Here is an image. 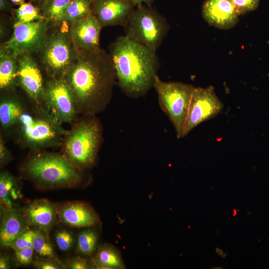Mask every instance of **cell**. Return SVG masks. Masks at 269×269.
Wrapping results in <instances>:
<instances>
[{
  "instance_id": "f35d334b",
  "label": "cell",
  "mask_w": 269,
  "mask_h": 269,
  "mask_svg": "<svg viewBox=\"0 0 269 269\" xmlns=\"http://www.w3.org/2000/svg\"><path fill=\"white\" fill-rule=\"evenodd\" d=\"M10 1L14 4L19 5L25 2V0H10Z\"/></svg>"
},
{
  "instance_id": "83f0119b",
  "label": "cell",
  "mask_w": 269,
  "mask_h": 269,
  "mask_svg": "<svg viewBox=\"0 0 269 269\" xmlns=\"http://www.w3.org/2000/svg\"><path fill=\"white\" fill-rule=\"evenodd\" d=\"M35 233V230L29 229L13 241L8 243L6 247L11 248L14 251L28 247H32Z\"/></svg>"
},
{
  "instance_id": "d590c367",
  "label": "cell",
  "mask_w": 269,
  "mask_h": 269,
  "mask_svg": "<svg viewBox=\"0 0 269 269\" xmlns=\"http://www.w3.org/2000/svg\"><path fill=\"white\" fill-rule=\"evenodd\" d=\"M0 9L1 11H13L10 3L8 0H0Z\"/></svg>"
},
{
  "instance_id": "5b68a950",
  "label": "cell",
  "mask_w": 269,
  "mask_h": 269,
  "mask_svg": "<svg viewBox=\"0 0 269 269\" xmlns=\"http://www.w3.org/2000/svg\"><path fill=\"white\" fill-rule=\"evenodd\" d=\"M102 132L95 116H84L67 131L61 146L62 154L81 170L91 167L97 158Z\"/></svg>"
},
{
  "instance_id": "4dcf8cb0",
  "label": "cell",
  "mask_w": 269,
  "mask_h": 269,
  "mask_svg": "<svg viewBox=\"0 0 269 269\" xmlns=\"http://www.w3.org/2000/svg\"><path fill=\"white\" fill-rule=\"evenodd\" d=\"M34 252L32 247L14 251V259L16 263L20 266H27L30 264L33 260Z\"/></svg>"
},
{
  "instance_id": "7402d4cb",
  "label": "cell",
  "mask_w": 269,
  "mask_h": 269,
  "mask_svg": "<svg viewBox=\"0 0 269 269\" xmlns=\"http://www.w3.org/2000/svg\"><path fill=\"white\" fill-rule=\"evenodd\" d=\"M92 2L90 0H71L64 12L60 26L57 28L67 32L72 23L87 16L92 12Z\"/></svg>"
},
{
  "instance_id": "8992f818",
  "label": "cell",
  "mask_w": 269,
  "mask_h": 269,
  "mask_svg": "<svg viewBox=\"0 0 269 269\" xmlns=\"http://www.w3.org/2000/svg\"><path fill=\"white\" fill-rule=\"evenodd\" d=\"M124 27L127 36L155 52L169 28L164 17L143 4L135 6Z\"/></svg>"
},
{
  "instance_id": "f546056e",
  "label": "cell",
  "mask_w": 269,
  "mask_h": 269,
  "mask_svg": "<svg viewBox=\"0 0 269 269\" xmlns=\"http://www.w3.org/2000/svg\"><path fill=\"white\" fill-rule=\"evenodd\" d=\"M32 264L35 269H61L65 266L56 258H43L35 256Z\"/></svg>"
},
{
  "instance_id": "d4e9b609",
  "label": "cell",
  "mask_w": 269,
  "mask_h": 269,
  "mask_svg": "<svg viewBox=\"0 0 269 269\" xmlns=\"http://www.w3.org/2000/svg\"><path fill=\"white\" fill-rule=\"evenodd\" d=\"M98 234L92 228L80 232L77 236L76 253L86 256H91L97 250Z\"/></svg>"
},
{
  "instance_id": "836d02e7",
  "label": "cell",
  "mask_w": 269,
  "mask_h": 269,
  "mask_svg": "<svg viewBox=\"0 0 269 269\" xmlns=\"http://www.w3.org/2000/svg\"><path fill=\"white\" fill-rule=\"evenodd\" d=\"M13 156L9 149L6 146L5 142L2 137H0V168L9 163L13 159Z\"/></svg>"
},
{
  "instance_id": "d6a6232c",
  "label": "cell",
  "mask_w": 269,
  "mask_h": 269,
  "mask_svg": "<svg viewBox=\"0 0 269 269\" xmlns=\"http://www.w3.org/2000/svg\"><path fill=\"white\" fill-rule=\"evenodd\" d=\"M65 268L88 269H91V265L90 262H89L86 258L78 256L68 260L65 266Z\"/></svg>"
},
{
  "instance_id": "ab89813d",
  "label": "cell",
  "mask_w": 269,
  "mask_h": 269,
  "mask_svg": "<svg viewBox=\"0 0 269 269\" xmlns=\"http://www.w3.org/2000/svg\"><path fill=\"white\" fill-rule=\"evenodd\" d=\"M90 0L92 1V2H93V1H94V0Z\"/></svg>"
},
{
  "instance_id": "5bb4252c",
  "label": "cell",
  "mask_w": 269,
  "mask_h": 269,
  "mask_svg": "<svg viewBox=\"0 0 269 269\" xmlns=\"http://www.w3.org/2000/svg\"><path fill=\"white\" fill-rule=\"evenodd\" d=\"M136 5L126 0H94L92 11L100 27L124 26Z\"/></svg>"
},
{
  "instance_id": "484cf974",
  "label": "cell",
  "mask_w": 269,
  "mask_h": 269,
  "mask_svg": "<svg viewBox=\"0 0 269 269\" xmlns=\"http://www.w3.org/2000/svg\"><path fill=\"white\" fill-rule=\"evenodd\" d=\"M12 13L14 23L45 20L40 7L30 2L19 5Z\"/></svg>"
},
{
  "instance_id": "2e32d148",
  "label": "cell",
  "mask_w": 269,
  "mask_h": 269,
  "mask_svg": "<svg viewBox=\"0 0 269 269\" xmlns=\"http://www.w3.org/2000/svg\"><path fill=\"white\" fill-rule=\"evenodd\" d=\"M58 216L65 225L73 228H91L98 225L100 219L94 209L81 201L67 202L57 208Z\"/></svg>"
},
{
  "instance_id": "ffe728a7",
  "label": "cell",
  "mask_w": 269,
  "mask_h": 269,
  "mask_svg": "<svg viewBox=\"0 0 269 269\" xmlns=\"http://www.w3.org/2000/svg\"><path fill=\"white\" fill-rule=\"evenodd\" d=\"M17 57L13 54L0 49V89L1 91L11 92L17 85Z\"/></svg>"
},
{
  "instance_id": "7a4b0ae2",
  "label": "cell",
  "mask_w": 269,
  "mask_h": 269,
  "mask_svg": "<svg viewBox=\"0 0 269 269\" xmlns=\"http://www.w3.org/2000/svg\"><path fill=\"white\" fill-rule=\"evenodd\" d=\"M109 50L122 91L132 97L145 94L153 86L157 76L158 60L155 52L126 35L117 37Z\"/></svg>"
},
{
  "instance_id": "9c48e42d",
  "label": "cell",
  "mask_w": 269,
  "mask_h": 269,
  "mask_svg": "<svg viewBox=\"0 0 269 269\" xmlns=\"http://www.w3.org/2000/svg\"><path fill=\"white\" fill-rule=\"evenodd\" d=\"M44 106L62 124L73 123L78 115L75 100L64 77L45 82Z\"/></svg>"
},
{
  "instance_id": "603a6c76",
  "label": "cell",
  "mask_w": 269,
  "mask_h": 269,
  "mask_svg": "<svg viewBox=\"0 0 269 269\" xmlns=\"http://www.w3.org/2000/svg\"><path fill=\"white\" fill-rule=\"evenodd\" d=\"M71 0H45L40 7L49 28L59 27L64 12Z\"/></svg>"
},
{
  "instance_id": "ac0fdd59",
  "label": "cell",
  "mask_w": 269,
  "mask_h": 269,
  "mask_svg": "<svg viewBox=\"0 0 269 269\" xmlns=\"http://www.w3.org/2000/svg\"><path fill=\"white\" fill-rule=\"evenodd\" d=\"M22 210L29 227H34L48 234L57 220V207L46 199L35 200Z\"/></svg>"
},
{
  "instance_id": "6da1fadb",
  "label": "cell",
  "mask_w": 269,
  "mask_h": 269,
  "mask_svg": "<svg viewBox=\"0 0 269 269\" xmlns=\"http://www.w3.org/2000/svg\"><path fill=\"white\" fill-rule=\"evenodd\" d=\"M64 78L78 114L95 116L109 104L116 76L109 54L100 48L78 53Z\"/></svg>"
},
{
  "instance_id": "9a60e30c",
  "label": "cell",
  "mask_w": 269,
  "mask_h": 269,
  "mask_svg": "<svg viewBox=\"0 0 269 269\" xmlns=\"http://www.w3.org/2000/svg\"><path fill=\"white\" fill-rule=\"evenodd\" d=\"M202 13L209 25L221 29L233 27L240 15L232 0H206Z\"/></svg>"
},
{
  "instance_id": "277c9868",
  "label": "cell",
  "mask_w": 269,
  "mask_h": 269,
  "mask_svg": "<svg viewBox=\"0 0 269 269\" xmlns=\"http://www.w3.org/2000/svg\"><path fill=\"white\" fill-rule=\"evenodd\" d=\"M22 169L31 181L41 188L74 187L83 180L81 170L63 154L55 152L32 151Z\"/></svg>"
},
{
  "instance_id": "e0dca14e",
  "label": "cell",
  "mask_w": 269,
  "mask_h": 269,
  "mask_svg": "<svg viewBox=\"0 0 269 269\" xmlns=\"http://www.w3.org/2000/svg\"><path fill=\"white\" fill-rule=\"evenodd\" d=\"M0 209V243L6 247L30 229L23 210L6 207Z\"/></svg>"
},
{
  "instance_id": "cb8c5ba5",
  "label": "cell",
  "mask_w": 269,
  "mask_h": 269,
  "mask_svg": "<svg viewBox=\"0 0 269 269\" xmlns=\"http://www.w3.org/2000/svg\"><path fill=\"white\" fill-rule=\"evenodd\" d=\"M18 183L15 177L7 171L0 174V203L6 207H13L15 205L12 199H16L18 195Z\"/></svg>"
},
{
  "instance_id": "44dd1931",
  "label": "cell",
  "mask_w": 269,
  "mask_h": 269,
  "mask_svg": "<svg viewBox=\"0 0 269 269\" xmlns=\"http://www.w3.org/2000/svg\"><path fill=\"white\" fill-rule=\"evenodd\" d=\"M90 263L92 269H126L120 251L114 246L107 243L103 244L98 247Z\"/></svg>"
},
{
  "instance_id": "1f68e13d",
  "label": "cell",
  "mask_w": 269,
  "mask_h": 269,
  "mask_svg": "<svg viewBox=\"0 0 269 269\" xmlns=\"http://www.w3.org/2000/svg\"><path fill=\"white\" fill-rule=\"evenodd\" d=\"M240 15L255 10L260 0H232Z\"/></svg>"
},
{
  "instance_id": "7c38bea8",
  "label": "cell",
  "mask_w": 269,
  "mask_h": 269,
  "mask_svg": "<svg viewBox=\"0 0 269 269\" xmlns=\"http://www.w3.org/2000/svg\"><path fill=\"white\" fill-rule=\"evenodd\" d=\"M17 57V86L23 90L31 103L44 106L45 82L37 63L32 53H23Z\"/></svg>"
},
{
  "instance_id": "ba28073f",
  "label": "cell",
  "mask_w": 269,
  "mask_h": 269,
  "mask_svg": "<svg viewBox=\"0 0 269 269\" xmlns=\"http://www.w3.org/2000/svg\"><path fill=\"white\" fill-rule=\"evenodd\" d=\"M159 104L172 124L178 138L182 137L193 86L181 82H164L157 75L153 86Z\"/></svg>"
},
{
  "instance_id": "52a82bcc",
  "label": "cell",
  "mask_w": 269,
  "mask_h": 269,
  "mask_svg": "<svg viewBox=\"0 0 269 269\" xmlns=\"http://www.w3.org/2000/svg\"><path fill=\"white\" fill-rule=\"evenodd\" d=\"M37 53L43 68L52 78L64 77L78 55L68 33L57 27L51 32L48 30Z\"/></svg>"
},
{
  "instance_id": "4316f807",
  "label": "cell",
  "mask_w": 269,
  "mask_h": 269,
  "mask_svg": "<svg viewBox=\"0 0 269 269\" xmlns=\"http://www.w3.org/2000/svg\"><path fill=\"white\" fill-rule=\"evenodd\" d=\"M34 252L40 257L55 258L54 249L50 242L49 234L36 229L32 242Z\"/></svg>"
},
{
  "instance_id": "30bf717a",
  "label": "cell",
  "mask_w": 269,
  "mask_h": 269,
  "mask_svg": "<svg viewBox=\"0 0 269 269\" xmlns=\"http://www.w3.org/2000/svg\"><path fill=\"white\" fill-rule=\"evenodd\" d=\"M49 29L45 20L14 23L12 35L0 48L16 56L25 53L37 52Z\"/></svg>"
},
{
  "instance_id": "3957f363",
  "label": "cell",
  "mask_w": 269,
  "mask_h": 269,
  "mask_svg": "<svg viewBox=\"0 0 269 269\" xmlns=\"http://www.w3.org/2000/svg\"><path fill=\"white\" fill-rule=\"evenodd\" d=\"M30 103L10 130L15 142L31 151L61 146L68 131L44 106Z\"/></svg>"
},
{
  "instance_id": "8d00e7d4",
  "label": "cell",
  "mask_w": 269,
  "mask_h": 269,
  "mask_svg": "<svg viewBox=\"0 0 269 269\" xmlns=\"http://www.w3.org/2000/svg\"><path fill=\"white\" fill-rule=\"evenodd\" d=\"M128 1L134 3L135 5L143 4L148 6L150 5L154 2V0H126Z\"/></svg>"
},
{
  "instance_id": "74e56055",
  "label": "cell",
  "mask_w": 269,
  "mask_h": 269,
  "mask_svg": "<svg viewBox=\"0 0 269 269\" xmlns=\"http://www.w3.org/2000/svg\"><path fill=\"white\" fill-rule=\"evenodd\" d=\"M29 2H31L32 3L34 4V5L37 6L38 7H40L41 5L42 4L43 2L45 1V0H28Z\"/></svg>"
},
{
  "instance_id": "d6986e66",
  "label": "cell",
  "mask_w": 269,
  "mask_h": 269,
  "mask_svg": "<svg viewBox=\"0 0 269 269\" xmlns=\"http://www.w3.org/2000/svg\"><path fill=\"white\" fill-rule=\"evenodd\" d=\"M18 97L8 95L3 96L0 101V124L4 131H10L17 123L26 107Z\"/></svg>"
},
{
  "instance_id": "4fadbf2b",
  "label": "cell",
  "mask_w": 269,
  "mask_h": 269,
  "mask_svg": "<svg viewBox=\"0 0 269 269\" xmlns=\"http://www.w3.org/2000/svg\"><path fill=\"white\" fill-rule=\"evenodd\" d=\"M101 29L92 12L87 16L72 23L67 33L78 53L95 51L101 48L100 39Z\"/></svg>"
},
{
  "instance_id": "e575fe53",
  "label": "cell",
  "mask_w": 269,
  "mask_h": 269,
  "mask_svg": "<svg viewBox=\"0 0 269 269\" xmlns=\"http://www.w3.org/2000/svg\"><path fill=\"white\" fill-rule=\"evenodd\" d=\"M11 267L9 257L6 254H1L0 256V269H8Z\"/></svg>"
},
{
  "instance_id": "8fae6325",
  "label": "cell",
  "mask_w": 269,
  "mask_h": 269,
  "mask_svg": "<svg viewBox=\"0 0 269 269\" xmlns=\"http://www.w3.org/2000/svg\"><path fill=\"white\" fill-rule=\"evenodd\" d=\"M223 104L212 86L195 87L184 126L182 137L201 123L215 117L223 110Z\"/></svg>"
},
{
  "instance_id": "f1b7e54d",
  "label": "cell",
  "mask_w": 269,
  "mask_h": 269,
  "mask_svg": "<svg viewBox=\"0 0 269 269\" xmlns=\"http://www.w3.org/2000/svg\"><path fill=\"white\" fill-rule=\"evenodd\" d=\"M55 239L58 248L63 252L70 250L74 241L72 233L66 229L57 231L55 234Z\"/></svg>"
}]
</instances>
